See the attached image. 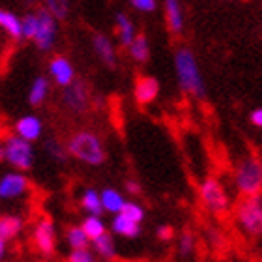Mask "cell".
Instances as JSON below:
<instances>
[{"instance_id":"ffe728a7","label":"cell","mask_w":262,"mask_h":262,"mask_svg":"<svg viewBox=\"0 0 262 262\" xmlns=\"http://www.w3.org/2000/svg\"><path fill=\"white\" fill-rule=\"evenodd\" d=\"M49 81L45 77H38L34 79L32 86H30V94H28V101L30 105H41L49 94Z\"/></svg>"},{"instance_id":"3957f363","label":"cell","mask_w":262,"mask_h":262,"mask_svg":"<svg viewBox=\"0 0 262 262\" xmlns=\"http://www.w3.org/2000/svg\"><path fill=\"white\" fill-rule=\"evenodd\" d=\"M236 219L249 236L262 234V196H246L236 208Z\"/></svg>"},{"instance_id":"e0dca14e","label":"cell","mask_w":262,"mask_h":262,"mask_svg":"<svg viewBox=\"0 0 262 262\" xmlns=\"http://www.w3.org/2000/svg\"><path fill=\"white\" fill-rule=\"evenodd\" d=\"M0 28L4 30L10 38H21V19L8 10H0Z\"/></svg>"},{"instance_id":"f546056e","label":"cell","mask_w":262,"mask_h":262,"mask_svg":"<svg viewBox=\"0 0 262 262\" xmlns=\"http://www.w3.org/2000/svg\"><path fill=\"white\" fill-rule=\"evenodd\" d=\"M178 247H180L182 255H189V253L193 251V247H195V236H193L191 232H184V234L180 236Z\"/></svg>"},{"instance_id":"4316f807","label":"cell","mask_w":262,"mask_h":262,"mask_svg":"<svg viewBox=\"0 0 262 262\" xmlns=\"http://www.w3.org/2000/svg\"><path fill=\"white\" fill-rule=\"evenodd\" d=\"M36 30H38V15L36 13H27L21 19V38L34 39Z\"/></svg>"},{"instance_id":"603a6c76","label":"cell","mask_w":262,"mask_h":262,"mask_svg":"<svg viewBox=\"0 0 262 262\" xmlns=\"http://www.w3.org/2000/svg\"><path fill=\"white\" fill-rule=\"evenodd\" d=\"M23 221L19 217H0V238L11 240L19 234Z\"/></svg>"},{"instance_id":"8992f818","label":"cell","mask_w":262,"mask_h":262,"mask_svg":"<svg viewBox=\"0 0 262 262\" xmlns=\"http://www.w3.org/2000/svg\"><path fill=\"white\" fill-rule=\"evenodd\" d=\"M201 201L208 212L221 215L229 210V196L217 178H206L201 184Z\"/></svg>"},{"instance_id":"4dcf8cb0","label":"cell","mask_w":262,"mask_h":262,"mask_svg":"<svg viewBox=\"0 0 262 262\" xmlns=\"http://www.w3.org/2000/svg\"><path fill=\"white\" fill-rule=\"evenodd\" d=\"M68 262H96V260H94L92 253L84 247V249H73V253L70 255Z\"/></svg>"},{"instance_id":"5b68a950","label":"cell","mask_w":262,"mask_h":262,"mask_svg":"<svg viewBox=\"0 0 262 262\" xmlns=\"http://www.w3.org/2000/svg\"><path fill=\"white\" fill-rule=\"evenodd\" d=\"M4 144V159L19 170H28L32 167L34 150L30 141H25L19 135H8Z\"/></svg>"},{"instance_id":"1f68e13d","label":"cell","mask_w":262,"mask_h":262,"mask_svg":"<svg viewBox=\"0 0 262 262\" xmlns=\"http://www.w3.org/2000/svg\"><path fill=\"white\" fill-rule=\"evenodd\" d=\"M131 6L139 11H154L156 10V0H131Z\"/></svg>"},{"instance_id":"7402d4cb","label":"cell","mask_w":262,"mask_h":262,"mask_svg":"<svg viewBox=\"0 0 262 262\" xmlns=\"http://www.w3.org/2000/svg\"><path fill=\"white\" fill-rule=\"evenodd\" d=\"M94 247H96V251L98 255H101L103 258H115L116 255V247H115V240H113V236L103 232V234H99L98 238H94Z\"/></svg>"},{"instance_id":"484cf974","label":"cell","mask_w":262,"mask_h":262,"mask_svg":"<svg viewBox=\"0 0 262 262\" xmlns=\"http://www.w3.org/2000/svg\"><path fill=\"white\" fill-rule=\"evenodd\" d=\"M82 230L86 232V236L90 240H94V238H98L99 234L105 232V225H103V221L99 219V215H90V217H86V221L82 223Z\"/></svg>"},{"instance_id":"7c38bea8","label":"cell","mask_w":262,"mask_h":262,"mask_svg":"<svg viewBox=\"0 0 262 262\" xmlns=\"http://www.w3.org/2000/svg\"><path fill=\"white\" fill-rule=\"evenodd\" d=\"M159 94V82L154 77H139L135 82V99L141 105L152 103Z\"/></svg>"},{"instance_id":"7a4b0ae2","label":"cell","mask_w":262,"mask_h":262,"mask_svg":"<svg viewBox=\"0 0 262 262\" xmlns=\"http://www.w3.org/2000/svg\"><path fill=\"white\" fill-rule=\"evenodd\" d=\"M68 154L86 165H101L105 161V148L99 137L92 131H77L70 137Z\"/></svg>"},{"instance_id":"9a60e30c","label":"cell","mask_w":262,"mask_h":262,"mask_svg":"<svg viewBox=\"0 0 262 262\" xmlns=\"http://www.w3.org/2000/svg\"><path fill=\"white\" fill-rule=\"evenodd\" d=\"M165 17L170 32L180 34L184 30V15H182L180 0H165Z\"/></svg>"},{"instance_id":"5bb4252c","label":"cell","mask_w":262,"mask_h":262,"mask_svg":"<svg viewBox=\"0 0 262 262\" xmlns=\"http://www.w3.org/2000/svg\"><path fill=\"white\" fill-rule=\"evenodd\" d=\"M92 45H94L96 55L99 56V60L103 62L107 68H115L116 66V51H115L113 41H111L105 34H94Z\"/></svg>"},{"instance_id":"44dd1931","label":"cell","mask_w":262,"mask_h":262,"mask_svg":"<svg viewBox=\"0 0 262 262\" xmlns=\"http://www.w3.org/2000/svg\"><path fill=\"white\" fill-rule=\"evenodd\" d=\"M99 199H101L103 210H107V212H111V213H118L122 210V206H124V202H126L124 196L116 191V189H105V191L99 195Z\"/></svg>"},{"instance_id":"d6a6232c","label":"cell","mask_w":262,"mask_h":262,"mask_svg":"<svg viewBox=\"0 0 262 262\" xmlns=\"http://www.w3.org/2000/svg\"><path fill=\"white\" fill-rule=\"evenodd\" d=\"M47 150H49V152L53 154L56 159H62V158H64V154H66L64 146H62L60 142H56V141H51L49 144H47Z\"/></svg>"},{"instance_id":"8d00e7d4","label":"cell","mask_w":262,"mask_h":262,"mask_svg":"<svg viewBox=\"0 0 262 262\" xmlns=\"http://www.w3.org/2000/svg\"><path fill=\"white\" fill-rule=\"evenodd\" d=\"M4 251H6V240L4 238H0V258L4 257Z\"/></svg>"},{"instance_id":"74e56055","label":"cell","mask_w":262,"mask_h":262,"mask_svg":"<svg viewBox=\"0 0 262 262\" xmlns=\"http://www.w3.org/2000/svg\"><path fill=\"white\" fill-rule=\"evenodd\" d=\"M0 159H4V144L0 141Z\"/></svg>"},{"instance_id":"d4e9b609","label":"cell","mask_w":262,"mask_h":262,"mask_svg":"<svg viewBox=\"0 0 262 262\" xmlns=\"http://www.w3.org/2000/svg\"><path fill=\"white\" fill-rule=\"evenodd\" d=\"M88 242H90V238L82 230V227H71L68 230V244L71 246V249H84V247H88Z\"/></svg>"},{"instance_id":"30bf717a","label":"cell","mask_w":262,"mask_h":262,"mask_svg":"<svg viewBox=\"0 0 262 262\" xmlns=\"http://www.w3.org/2000/svg\"><path fill=\"white\" fill-rule=\"evenodd\" d=\"M55 227L51 223V219H39L36 229H34V244L38 247V251L43 255H51L55 251Z\"/></svg>"},{"instance_id":"cb8c5ba5","label":"cell","mask_w":262,"mask_h":262,"mask_svg":"<svg viewBox=\"0 0 262 262\" xmlns=\"http://www.w3.org/2000/svg\"><path fill=\"white\" fill-rule=\"evenodd\" d=\"M82 208L90 212V215H99V213L103 212V206H101V199L99 195L94 189H86L84 195H82V201H81Z\"/></svg>"},{"instance_id":"9c48e42d","label":"cell","mask_w":262,"mask_h":262,"mask_svg":"<svg viewBox=\"0 0 262 262\" xmlns=\"http://www.w3.org/2000/svg\"><path fill=\"white\" fill-rule=\"evenodd\" d=\"M28 191V180L21 172H10L0 180V199L11 201L19 199Z\"/></svg>"},{"instance_id":"f1b7e54d","label":"cell","mask_w":262,"mask_h":262,"mask_svg":"<svg viewBox=\"0 0 262 262\" xmlns=\"http://www.w3.org/2000/svg\"><path fill=\"white\" fill-rule=\"evenodd\" d=\"M118 213L129 217L131 221H137V223H141L142 219H144V210L137 202H124V206H122V210Z\"/></svg>"},{"instance_id":"2e32d148","label":"cell","mask_w":262,"mask_h":262,"mask_svg":"<svg viewBox=\"0 0 262 262\" xmlns=\"http://www.w3.org/2000/svg\"><path fill=\"white\" fill-rule=\"evenodd\" d=\"M113 230H115L116 234L126 236V238H135L141 232V223L131 221L129 217L122 215V213H116L115 221H113Z\"/></svg>"},{"instance_id":"836d02e7","label":"cell","mask_w":262,"mask_h":262,"mask_svg":"<svg viewBox=\"0 0 262 262\" xmlns=\"http://www.w3.org/2000/svg\"><path fill=\"white\" fill-rule=\"evenodd\" d=\"M172 234H174V232H172V229H170L169 225H163V227H159L158 229V236L161 238V240H170Z\"/></svg>"},{"instance_id":"52a82bcc","label":"cell","mask_w":262,"mask_h":262,"mask_svg":"<svg viewBox=\"0 0 262 262\" xmlns=\"http://www.w3.org/2000/svg\"><path fill=\"white\" fill-rule=\"evenodd\" d=\"M36 15H38V30H36V36H34L32 41L38 45L39 51L53 49V45L56 41V34H58V30H56V19L47 10H38Z\"/></svg>"},{"instance_id":"83f0119b","label":"cell","mask_w":262,"mask_h":262,"mask_svg":"<svg viewBox=\"0 0 262 262\" xmlns=\"http://www.w3.org/2000/svg\"><path fill=\"white\" fill-rule=\"evenodd\" d=\"M45 10L51 11L55 19H66L70 13V0H45Z\"/></svg>"},{"instance_id":"4fadbf2b","label":"cell","mask_w":262,"mask_h":262,"mask_svg":"<svg viewBox=\"0 0 262 262\" xmlns=\"http://www.w3.org/2000/svg\"><path fill=\"white\" fill-rule=\"evenodd\" d=\"M41 131H43V126H41V120L38 116H23L15 122V135L23 137L25 141H36L41 137Z\"/></svg>"},{"instance_id":"d590c367","label":"cell","mask_w":262,"mask_h":262,"mask_svg":"<svg viewBox=\"0 0 262 262\" xmlns=\"http://www.w3.org/2000/svg\"><path fill=\"white\" fill-rule=\"evenodd\" d=\"M126 189L131 195H139V193H141V184L135 180H129V182H126Z\"/></svg>"},{"instance_id":"ba28073f","label":"cell","mask_w":262,"mask_h":262,"mask_svg":"<svg viewBox=\"0 0 262 262\" xmlns=\"http://www.w3.org/2000/svg\"><path fill=\"white\" fill-rule=\"evenodd\" d=\"M64 103L73 113H84L90 107V90L86 82L73 79L68 86H64Z\"/></svg>"},{"instance_id":"277c9868","label":"cell","mask_w":262,"mask_h":262,"mask_svg":"<svg viewBox=\"0 0 262 262\" xmlns=\"http://www.w3.org/2000/svg\"><path fill=\"white\" fill-rule=\"evenodd\" d=\"M236 187L242 195L253 196L262 191V163L257 158H249L236 170Z\"/></svg>"},{"instance_id":"ac0fdd59","label":"cell","mask_w":262,"mask_h":262,"mask_svg":"<svg viewBox=\"0 0 262 262\" xmlns=\"http://www.w3.org/2000/svg\"><path fill=\"white\" fill-rule=\"evenodd\" d=\"M116 32H118V39L124 47H127L135 38V27H133V23L126 13L116 15Z\"/></svg>"},{"instance_id":"e575fe53","label":"cell","mask_w":262,"mask_h":262,"mask_svg":"<svg viewBox=\"0 0 262 262\" xmlns=\"http://www.w3.org/2000/svg\"><path fill=\"white\" fill-rule=\"evenodd\" d=\"M249 118H251V124H253V126L262 127V107H260V109H255V111H253Z\"/></svg>"},{"instance_id":"6da1fadb","label":"cell","mask_w":262,"mask_h":262,"mask_svg":"<svg viewBox=\"0 0 262 262\" xmlns=\"http://www.w3.org/2000/svg\"><path fill=\"white\" fill-rule=\"evenodd\" d=\"M176 73H178V82L184 92L191 94L195 98H204L206 96V88L202 82L201 71L196 66V58L189 49H180L174 56Z\"/></svg>"},{"instance_id":"8fae6325","label":"cell","mask_w":262,"mask_h":262,"mask_svg":"<svg viewBox=\"0 0 262 262\" xmlns=\"http://www.w3.org/2000/svg\"><path fill=\"white\" fill-rule=\"evenodd\" d=\"M49 73L53 77V81L62 88L68 86L75 79V70H73L71 62L66 56H55L49 62Z\"/></svg>"},{"instance_id":"d6986e66","label":"cell","mask_w":262,"mask_h":262,"mask_svg":"<svg viewBox=\"0 0 262 262\" xmlns=\"http://www.w3.org/2000/svg\"><path fill=\"white\" fill-rule=\"evenodd\" d=\"M127 49L135 62H146L150 58V47H148V39L144 34H135V38L127 45Z\"/></svg>"}]
</instances>
